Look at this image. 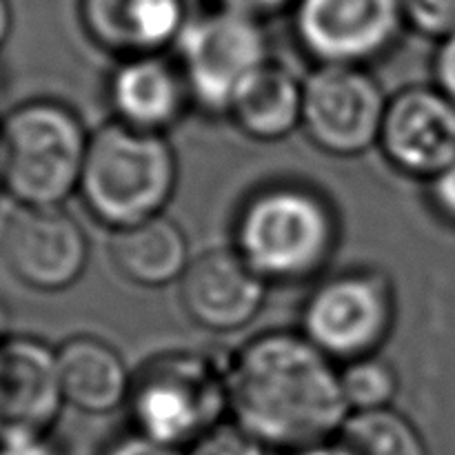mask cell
<instances>
[{"label": "cell", "instance_id": "obj_24", "mask_svg": "<svg viewBox=\"0 0 455 455\" xmlns=\"http://www.w3.org/2000/svg\"><path fill=\"white\" fill-rule=\"evenodd\" d=\"M105 455H187V451L149 438V435L140 434V431H133V434L114 440Z\"/></svg>", "mask_w": 455, "mask_h": 455}, {"label": "cell", "instance_id": "obj_11", "mask_svg": "<svg viewBox=\"0 0 455 455\" xmlns=\"http://www.w3.org/2000/svg\"><path fill=\"white\" fill-rule=\"evenodd\" d=\"M378 147L398 173L434 180L455 160V102L435 84L400 89L387 102Z\"/></svg>", "mask_w": 455, "mask_h": 455}, {"label": "cell", "instance_id": "obj_17", "mask_svg": "<svg viewBox=\"0 0 455 455\" xmlns=\"http://www.w3.org/2000/svg\"><path fill=\"white\" fill-rule=\"evenodd\" d=\"M109 256L111 265L127 283L145 289L180 283L191 262L185 231L164 213L136 227L114 231Z\"/></svg>", "mask_w": 455, "mask_h": 455}, {"label": "cell", "instance_id": "obj_16", "mask_svg": "<svg viewBox=\"0 0 455 455\" xmlns=\"http://www.w3.org/2000/svg\"><path fill=\"white\" fill-rule=\"evenodd\" d=\"M65 404L107 416L129 403L133 373L116 347L96 336H74L56 349Z\"/></svg>", "mask_w": 455, "mask_h": 455}, {"label": "cell", "instance_id": "obj_25", "mask_svg": "<svg viewBox=\"0 0 455 455\" xmlns=\"http://www.w3.org/2000/svg\"><path fill=\"white\" fill-rule=\"evenodd\" d=\"M434 84L455 102V34L438 43L434 53Z\"/></svg>", "mask_w": 455, "mask_h": 455}, {"label": "cell", "instance_id": "obj_19", "mask_svg": "<svg viewBox=\"0 0 455 455\" xmlns=\"http://www.w3.org/2000/svg\"><path fill=\"white\" fill-rule=\"evenodd\" d=\"M336 440L349 455H429L420 429L394 407L351 413Z\"/></svg>", "mask_w": 455, "mask_h": 455}, {"label": "cell", "instance_id": "obj_14", "mask_svg": "<svg viewBox=\"0 0 455 455\" xmlns=\"http://www.w3.org/2000/svg\"><path fill=\"white\" fill-rule=\"evenodd\" d=\"M107 98L116 123L160 136L178 127L194 107L180 65L164 53L118 60L107 80Z\"/></svg>", "mask_w": 455, "mask_h": 455}, {"label": "cell", "instance_id": "obj_8", "mask_svg": "<svg viewBox=\"0 0 455 455\" xmlns=\"http://www.w3.org/2000/svg\"><path fill=\"white\" fill-rule=\"evenodd\" d=\"M302 84V132L314 147L336 158L378 147L389 98L367 67L320 65Z\"/></svg>", "mask_w": 455, "mask_h": 455}, {"label": "cell", "instance_id": "obj_27", "mask_svg": "<svg viewBox=\"0 0 455 455\" xmlns=\"http://www.w3.org/2000/svg\"><path fill=\"white\" fill-rule=\"evenodd\" d=\"M0 455H60L47 435H22L0 443Z\"/></svg>", "mask_w": 455, "mask_h": 455}, {"label": "cell", "instance_id": "obj_4", "mask_svg": "<svg viewBox=\"0 0 455 455\" xmlns=\"http://www.w3.org/2000/svg\"><path fill=\"white\" fill-rule=\"evenodd\" d=\"M92 133L65 102L36 98L0 123L3 189L25 207H65L80 189Z\"/></svg>", "mask_w": 455, "mask_h": 455}, {"label": "cell", "instance_id": "obj_18", "mask_svg": "<svg viewBox=\"0 0 455 455\" xmlns=\"http://www.w3.org/2000/svg\"><path fill=\"white\" fill-rule=\"evenodd\" d=\"M305 84L291 69L271 60L235 93L227 118L256 142H278L302 129Z\"/></svg>", "mask_w": 455, "mask_h": 455}, {"label": "cell", "instance_id": "obj_22", "mask_svg": "<svg viewBox=\"0 0 455 455\" xmlns=\"http://www.w3.org/2000/svg\"><path fill=\"white\" fill-rule=\"evenodd\" d=\"M269 449L249 434L244 427H240L234 418H225L216 427L200 435L189 449L187 455H267Z\"/></svg>", "mask_w": 455, "mask_h": 455}, {"label": "cell", "instance_id": "obj_28", "mask_svg": "<svg viewBox=\"0 0 455 455\" xmlns=\"http://www.w3.org/2000/svg\"><path fill=\"white\" fill-rule=\"evenodd\" d=\"M291 455H349V451H347L338 440H331V443L315 444V447L302 449V451H296Z\"/></svg>", "mask_w": 455, "mask_h": 455}, {"label": "cell", "instance_id": "obj_31", "mask_svg": "<svg viewBox=\"0 0 455 455\" xmlns=\"http://www.w3.org/2000/svg\"><path fill=\"white\" fill-rule=\"evenodd\" d=\"M0 189H3V178H0Z\"/></svg>", "mask_w": 455, "mask_h": 455}, {"label": "cell", "instance_id": "obj_6", "mask_svg": "<svg viewBox=\"0 0 455 455\" xmlns=\"http://www.w3.org/2000/svg\"><path fill=\"white\" fill-rule=\"evenodd\" d=\"M176 52L191 100L213 116H227L243 84L274 60L265 20L222 7L189 18Z\"/></svg>", "mask_w": 455, "mask_h": 455}, {"label": "cell", "instance_id": "obj_29", "mask_svg": "<svg viewBox=\"0 0 455 455\" xmlns=\"http://www.w3.org/2000/svg\"><path fill=\"white\" fill-rule=\"evenodd\" d=\"M13 27V13L9 0H0V47L9 40Z\"/></svg>", "mask_w": 455, "mask_h": 455}, {"label": "cell", "instance_id": "obj_26", "mask_svg": "<svg viewBox=\"0 0 455 455\" xmlns=\"http://www.w3.org/2000/svg\"><path fill=\"white\" fill-rule=\"evenodd\" d=\"M213 3H216V7L231 9V12L247 13V16L265 20V18L283 13L287 12V9L291 12L296 0H213Z\"/></svg>", "mask_w": 455, "mask_h": 455}, {"label": "cell", "instance_id": "obj_10", "mask_svg": "<svg viewBox=\"0 0 455 455\" xmlns=\"http://www.w3.org/2000/svg\"><path fill=\"white\" fill-rule=\"evenodd\" d=\"M0 258L25 287L60 293L87 271L89 238L65 207L16 204L0 227Z\"/></svg>", "mask_w": 455, "mask_h": 455}, {"label": "cell", "instance_id": "obj_9", "mask_svg": "<svg viewBox=\"0 0 455 455\" xmlns=\"http://www.w3.org/2000/svg\"><path fill=\"white\" fill-rule=\"evenodd\" d=\"M291 20L298 47L315 67L371 65L407 29L400 0H296Z\"/></svg>", "mask_w": 455, "mask_h": 455}, {"label": "cell", "instance_id": "obj_13", "mask_svg": "<svg viewBox=\"0 0 455 455\" xmlns=\"http://www.w3.org/2000/svg\"><path fill=\"white\" fill-rule=\"evenodd\" d=\"M178 287L187 318L209 333H235L251 324L269 291V283L234 247L209 249L191 258Z\"/></svg>", "mask_w": 455, "mask_h": 455}, {"label": "cell", "instance_id": "obj_23", "mask_svg": "<svg viewBox=\"0 0 455 455\" xmlns=\"http://www.w3.org/2000/svg\"><path fill=\"white\" fill-rule=\"evenodd\" d=\"M429 207L444 225L455 229V160L443 173L427 182Z\"/></svg>", "mask_w": 455, "mask_h": 455}, {"label": "cell", "instance_id": "obj_30", "mask_svg": "<svg viewBox=\"0 0 455 455\" xmlns=\"http://www.w3.org/2000/svg\"><path fill=\"white\" fill-rule=\"evenodd\" d=\"M3 92H4V74L3 69H0V96H3Z\"/></svg>", "mask_w": 455, "mask_h": 455}, {"label": "cell", "instance_id": "obj_3", "mask_svg": "<svg viewBox=\"0 0 455 455\" xmlns=\"http://www.w3.org/2000/svg\"><path fill=\"white\" fill-rule=\"evenodd\" d=\"M178 187V156L167 136L116 120L92 133L78 196L100 225L120 231L163 216Z\"/></svg>", "mask_w": 455, "mask_h": 455}, {"label": "cell", "instance_id": "obj_15", "mask_svg": "<svg viewBox=\"0 0 455 455\" xmlns=\"http://www.w3.org/2000/svg\"><path fill=\"white\" fill-rule=\"evenodd\" d=\"M78 20L98 49L123 60L176 47L189 16L187 0H78Z\"/></svg>", "mask_w": 455, "mask_h": 455}, {"label": "cell", "instance_id": "obj_7", "mask_svg": "<svg viewBox=\"0 0 455 455\" xmlns=\"http://www.w3.org/2000/svg\"><path fill=\"white\" fill-rule=\"evenodd\" d=\"M395 323L394 280L380 269H349L320 280L307 298L300 331L336 364L376 355Z\"/></svg>", "mask_w": 455, "mask_h": 455}, {"label": "cell", "instance_id": "obj_21", "mask_svg": "<svg viewBox=\"0 0 455 455\" xmlns=\"http://www.w3.org/2000/svg\"><path fill=\"white\" fill-rule=\"evenodd\" d=\"M407 29L434 43L455 34V0H400Z\"/></svg>", "mask_w": 455, "mask_h": 455}, {"label": "cell", "instance_id": "obj_12", "mask_svg": "<svg viewBox=\"0 0 455 455\" xmlns=\"http://www.w3.org/2000/svg\"><path fill=\"white\" fill-rule=\"evenodd\" d=\"M65 407L56 349L34 336L0 340V443L47 435Z\"/></svg>", "mask_w": 455, "mask_h": 455}, {"label": "cell", "instance_id": "obj_1", "mask_svg": "<svg viewBox=\"0 0 455 455\" xmlns=\"http://www.w3.org/2000/svg\"><path fill=\"white\" fill-rule=\"evenodd\" d=\"M225 371L229 418L269 451L296 453L331 443L351 416L340 367L302 331L253 336Z\"/></svg>", "mask_w": 455, "mask_h": 455}, {"label": "cell", "instance_id": "obj_20", "mask_svg": "<svg viewBox=\"0 0 455 455\" xmlns=\"http://www.w3.org/2000/svg\"><path fill=\"white\" fill-rule=\"evenodd\" d=\"M340 382L351 413L394 407L400 389L395 367L378 354L340 364Z\"/></svg>", "mask_w": 455, "mask_h": 455}, {"label": "cell", "instance_id": "obj_5", "mask_svg": "<svg viewBox=\"0 0 455 455\" xmlns=\"http://www.w3.org/2000/svg\"><path fill=\"white\" fill-rule=\"evenodd\" d=\"M127 404L136 431L187 451L229 418L227 371L196 351L160 354L133 373Z\"/></svg>", "mask_w": 455, "mask_h": 455}, {"label": "cell", "instance_id": "obj_2", "mask_svg": "<svg viewBox=\"0 0 455 455\" xmlns=\"http://www.w3.org/2000/svg\"><path fill=\"white\" fill-rule=\"evenodd\" d=\"M340 222L327 196L302 182H271L253 191L234 220V249L265 283L291 284L327 269Z\"/></svg>", "mask_w": 455, "mask_h": 455}]
</instances>
